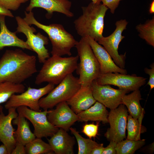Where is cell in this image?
<instances>
[{
	"label": "cell",
	"instance_id": "obj_1",
	"mask_svg": "<svg viewBox=\"0 0 154 154\" xmlns=\"http://www.w3.org/2000/svg\"><path fill=\"white\" fill-rule=\"evenodd\" d=\"M36 62L21 49L6 50L0 58V83L22 84L37 72Z\"/></svg>",
	"mask_w": 154,
	"mask_h": 154
},
{
	"label": "cell",
	"instance_id": "obj_2",
	"mask_svg": "<svg viewBox=\"0 0 154 154\" xmlns=\"http://www.w3.org/2000/svg\"><path fill=\"white\" fill-rule=\"evenodd\" d=\"M82 9V15L74 22L77 33L81 37L89 36L97 42L103 37L104 19L108 9L103 4L92 2Z\"/></svg>",
	"mask_w": 154,
	"mask_h": 154
},
{
	"label": "cell",
	"instance_id": "obj_3",
	"mask_svg": "<svg viewBox=\"0 0 154 154\" xmlns=\"http://www.w3.org/2000/svg\"><path fill=\"white\" fill-rule=\"evenodd\" d=\"M78 59V55L68 57L52 55L43 63L36 76L35 84L39 85L47 82L58 84L68 75L76 70Z\"/></svg>",
	"mask_w": 154,
	"mask_h": 154
},
{
	"label": "cell",
	"instance_id": "obj_4",
	"mask_svg": "<svg viewBox=\"0 0 154 154\" xmlns=\"http://www.w3.org/2000/svg\"><path fill=\"white\" fill-rule=\"evenodd\" d=\"M25 15L23 19L29 25H35L48 35L52 46L51 52L52 55H71V49L75 46L78 41L62 25L54 23L46 25L41 24L35 18L32 11L29 13L25 11Z\"/></svg>",
	"mask_w": 154,
	"mask_h": 154
},
{
	"label": "cell",
	"instance_id": "obj_5",
	"mask_svg": "<svg viewBox=\"0 0 154 154\" xmlns=\"http://www.w3.org/2000/svg\"><path fill=\"white\" fill-rule=\"evenodd\" d=\"M80 62L76 70L81 86H90L101 74L100 65L86 38L81 37L75 46Z\"/></svg>",
	"mask_w": 154,
	"mask_h": 154
},
{
	"label": "cell",
	"instance_id": "obj_6",
	"mask_svg": "<svg viewBox=\"0 0 154 154\" xmlns=\"http://www.w3.org/2000/svg\"><path fill=\"white\" fill-rule=\"evenodd\" d=\"M58 85L46 96L40 99V106L44 110L52 109L59 103L66 102L81 87L78 78L72 73L68 75Z\"/></svg>",
	"mask_w": 154,
	"mask_h": 154
},
{
	"label": "cell",
	"instance_id": "obj_7",
	"mask_svg": "<svg viewBox=\"0 0 154 154\" xmlns=\"http://www.w3.org/2000/svg\"><path fill=\"white\" fill-rule=\"evenodd\" d=\"M15 19L17 24L16 32L22 33L26 36L27 38L26 42L32 51L37 53L38 62L43 63L50 57L48 50L45 47V45L48 43V39L40 33L35 34L36 29L31 27L20 17H16Z\"/></svg>",
	"mask_w": 154,
	"mask_h": 154
},
{
	"label": "cell",
	"instance_id": "obj_8",
	"mask_svg": "<svg viewBox=\"0 0 154 154\" xmlns=\"http://www.w3.org/2000/svg\"><path fill=\"white\" fill-rule=\"evenodd\" d=\"M54 87V85L50 83L39 88L29 87L26 91L19 94H13L6 102L5 108L8 110L11 108H17L19 106H25L32 110L40 111L39 103L40 99L48 94Z\"/></svg>",
	"mask_w": 154,
	"mask_h": 154
},
{
	"label": "cell",
	"instance_id": "obj_9",
	"mask_svg": "<svg viewBox=\"0 0 154 154\" xmlns=\"http://www.w3.org/2000/svg\"><path fill=\"white\" fill-rule=\"evenodd\" d=\"M16 110L18 114L32 123L34 128V133L37 137L42 138L51 137L59 129L51 123L48 119L47 115L49 110L37 111L25 106H19Z\"/></svg>",
	"mask_w": 154,
	"mask_h": 154
},
{
	"label": "cell",
	"instance_id": "obj_10",
	"mask_svg": "<svg viewBox=\"0 0 154 154\" xmlns=\"http://www.w3.org/2000/svg\"><path fill=\"white\" fill-rule=\"evenodd\" d=\"M128 22L125 19H121L116 21V28L113 32L107 37H102L97 41L103 47L111 56L115 64L121 68H125L126 53L119 54L118 49L119 45L125 38L122 35L126 29Z\"/></svg>",
	"mask_w": 154,
	"mask_h": 154
},
{
	"label": "cell",
	"instance_id": "obj_11",
	"mask_svg": "<svg viewBox=\"0 0 154 154\" xmlns=\"http://www.w3.org/2000/svg\"><path fill=\"white\" fill-rule=\"evenodd\" d=\"M128 112L125 106L122 104L117 108L110 110L108 117L110 127L105 134L110 141L117 143L126 138Z\"/></svg>",
	"mask_w": 154,
	"mask_h": 154
},
{
	"label": "cell",
	"instance_id": "obj_12",
	"mask_svg": "<svg viewBox=\"0 0 154 154\" xmlns=\"http://www.w3.org/2000/svg\"><path fill=\"white\" fill-rule=\"evenodd\" d=\"M147 78L137 76L135 74L127 75L119 73L100 74L95 80L99 84L102 85H113L119 89L129 92L139 89L145 84Z\"/></svg>",
	"mask_w": 154,
	"mask_h": 154
},
{
	"label": "cell",
	"instance_id": "obj_13",
	"mask_svg": "<svg viewBox=\"0 0 154 154\" xmlns=\"http://www.w3.org/2000/svg\"><path fill=\"white\" fill-rule=\"evenodd\" d=\"M91 85L96 100L110 110L114 109L122 104L123 97L129 92L124 90L115 89L110 85L100 84L96 80Z\"/></svg>",
	"mask_w": 154,
	"mask_h": 154
},
{
	"label": "cell",
	"instance_id": "obj_14",
	"mask_svg": "<svg viewBox=\"0 0 154 154\" xmlns=\"http://www.w3.org/2000/svg\"><path fill=\"white\" fill-rule=\"evenodd\" d=\"M55 109L49 110L47 118L49 122L58 128H62L67 131L79 118L71 108L66 102L59 103Z\"/></svg>",
	"mask_w": 154,
	"mask_h": 154
},
{
	"label": "cell",
	"instance_id": "obj_15",
	"mask_svg": "<svg viewBox=\"0 0 154 154\" xmlns=\"http://www.w3.org/2000/svg\"><path fill=\"white\" fill-rule=\"evenodd\" d=\"M16 109L9 108L7 115L3 111L0 113V141L6 146L9 154H11L16 143L14 135L15 129L12 124V121L18 115Z\"/></svg>",
	"mask_w": 154,
	"mask_h": 154
},
{
	"label": "cell",
	"instance_id": "obj_16",
	"mask_svg": "<svg viewBox=\"0 0 154 154\" xmlns=\"http://www.w3.org/2000/svg\"><path fill=\"white\" fill-rule=\"evenodd\" d=\"M85 38L99 64L101 74L119 73L127 74L126 69L121 68L115 64L110 56L103 46L92 38L89 36Z\"/></svg>",
	"mask_w": 154,
	"mask_h": 154
},
{
	"label": "cell",
	"instance_id": "obj_17",
	"mask_svg": "<svg viewBox=\"0 0 154 154\" xmlns=\"http://www.w3.org/2000/svg\"><path fill=\"white\" fill-rule=\"evenodd\" d=\"M71 5V2L68 0H30L26 11L29 12L35 8L39 7L47 11L46 17L48 18H50L55 12L62 13L69 17H72L74 14L70 11Z\"/></svg>",
	"mask_w": 154,
	"mask_h": 154
},
{
	"label": "cell",
	"instance_id": "obj_18",
	"mask_svg": "<svg viewBox=\"0 0 154 154\" xmlns=\"http://www.w3.org/2000/svg\"><path fill=\"white\" fill-rule=\"evenodd\" d=\"M67 131L60 128L57 132L48 139V143L54 153L56 154H73L74 147L76 143L75 137Z\"/></svg>",
	"mask_w": 154,
	"mask_h": 154
},
{
	"label": "cell",
	"instance_id": "obj_19",
	"mask_svg": "<svg viewBox=\"0 0 154 154\" xmlns=\"http://www.w3.org/2000/svg\"><path fill=\"white\" fill-rule=\"evenodd\" d=\"M96 101L94 98L91 85L81 86L78 91L66 101L76 114L92 106Z\"/></svg>",
	"mask_w": 154,
	"mask_h": 154
},
{
	"label": "cell",
	"instance_id": "obj_20",
	"mask_svg": "<svg viewBox=\"0 0 154 154\" xmlns=\"http://www.w3.org/2000/svg\"><path fill=\"white\" fill-rule=\"evenodd\" d=\"M5 16L0 15V50L5 47L14 46L32 51L26 41L17 37L16 32H11L7 29L5 22Z\"/></svg>",
	"mask_w": 154,
	"mask_h": 154
},
{
	"label": "cell",
	"instance_id": "obj_21",
	"mask_svg": "<svg viewBox=\"0 0 154 154\" xmlns=\"http://www.w3.org/2000/svg\"><path fill=\"white\" fill-rule=\"evenodd\" d=\"M88 109L77 114L80 122L89 121H100L104 123H108L109 112L106 107L103 104L96 101Z\"/></svg>",
	"mask_w": 154,
	"mask_h": 154
},
{
	"label": "cell",
	"instance_id": "obj_22",
	"mask_svg": "<svg viewBox=\"0 0 154 154\" xmlns=\"http://www.w3.org/2000/svg\"><path fill=\"white\" fill-rule=\"evenodd\" d=\"M26 118L18 114L13 120V124L17 126V129L15 131L14 137L16 142L24 145L34 139L36 136L31 131L29 124Z\"/></svg>",
	"mask_w": 154,
	"mask_h": 154
},
{
	"label": "cell",
	"instance_id": "obj_23",
	"mask_svg": "<svg viewBox=\"0 0 154 154\" xmlns=\"http://www.w3.org/2000/svg\"><path fill=\"white\" fill-rule=\"evenodd\" d=\"M141 100L139 89L133 91L129 94L125 95L122 98V104L126 106L129 115L137 119L144 114V109L140 104Z\"/></svg>",
	"mask_w": 154,
	"mask_h": 154
},
{
	"label": "cell",
	"instance_id": "obj_24",
	"mask_svg": "<svg viewBox=\"0 0 154 154\" xmlns=\"http://www.w3.org/2000/svg\"><path fill=\"white\" fill-rule=\"evenodd\" d=\"M25 91V86L22 84L9 82L0 83V113L3 111L2 104L7 102L13 94H21Z\"/></svg>",
	"mask_w": 154,
	"mask_h": 154
},
{
	"label": "cell",
	"instance_id": "obj_25",
	"mask_svg": "<svg viewBox=\"0 0 154 154\" xmlns=\"http://www.w3.org/2000/svg\"><path fill=\"white\" fill-rule=\"evenodd\" d=\"M143 117V115L137 119L130 115H128L126 128L127 131V139L134 140L141 139V134L146 131V128L142 125Z\"/></svg>",
	"mask_w": 154,
	"mask_h": 154
},
{
	"label": "cell",
	"instance_id": "obj_26",
	"mask_svg": "<svg viewBox=\"0 0 154 154\" xmlns=\"http://www.w3.org/2000/svg\"><path fill=\"white\" fill-rule=\"evenodd\" d=\"M145 140H137L126 139L117 143L116 147V154H133L145 144Z\"/></svg>",
	"mask_w": 154,
	"mask_h": 154
},
{
	"label": "cell",
	"instance_id": "obj_27",
	"mask_svg": "<svg viewBox=\"0 0 154 154\" xmlns=\"http://www.w3.org/2000/svg\"><path fill=\"white\" fill-rule=\"evenodd\" d=\"M139 36L149 45L154 47V18L147 20L144 24H140L136 27Z\"/></svg>",
	"mask_w": 154,
	"mask_h": 154
},
{
	"label": "cell",
	"instance_id": "obj_28",
	"mask_svg": "<svg viewBox=\"0 0 154 154\" xmlns=\"http://www.w3.org/2000/svg\"><path fill=\"white\" fill-rule=\"evenodd\" d=\"M26 154H52L54 153L49 143L41 138L37 137L25 145Z\"/></svg>",
	"mask_w": 154,
	"mask_h": 154
},
{
	"label": "cell",
	"instance_id": "obj_29",
	"mask_svg": "<svg viewBox=\"0 0 154 154\" xmlns=\"http://www.w3.org/2000/svg\"><path fill=\"white\" fill-rule=\"evenodd\" d=\"M70 130L77 141L78 145V154H90L91 151L95 147L100 144L91 139L83 137L74 128L70 127Z\"/></svg>",
	"mask_w": 154,
	"mask_h": 154
},
{
	"label": "cell",
	"instance_id": "obj_30",
	"mask_svg": "<svg viewBox=\"0 0 154 154\" xmlns=\"http://www.w3.org/2000/svg\"><path fill=\"white\" fill-rule=\"evenodd\" d=\"M28 0H0V5L5 9L10 10L16 11L22 4Z\"/></svg>",
	"mask_w": 154,
	"mask_h": 154
},
{
	"label": "cell",
	"instance_id": "obj_31",
	"mask_svg": "<svg viewBox=\"0 0 154 154\" xmlns=\"http://www.w3.org/2000/svg\"><path fill=\"white\" fill-rule=\"evenodd\" d=\"M99 125L98 124H86L83 126L82 132L89 138L95 137L98 131Z\"/></svg>",
	"mask_w": 154,
	"mask_h": 154
},
{
	"label": "cell",
	"instance_id": "obj_32",
	"mask_svg": "<svg viewBox=\"0 0 154 154\" xmlns=\"http://www.w3.org/2000/svg\"><path fill=\"white\" fill-rule=\"evenodd\" d=\"M122 0H101L103 4L110 10L111 13L114 14L118 7L120 1Z\"/></svg>",
	"mask_w": 154,
	"mask_h": 154
},
{
	"label": "cell",
	"instance_id": "obj_33",
	"mask_svg": "<svg viewBox=\"0 0 154 154\" xmlns=\"http://www.w3.org/2000/svg\"><path fill=\"white\" fill-rule=\"evenodd\" d=\"M151 68H145L144 69L145 73L149 76V80L147 83L151 90L154 88V64L152 63L150 66Z\"/></svg>",
	"mask_w": 154,
	"mask_h": 154
},
{
	"label": "cell",
	"instance_id": "obj_34",
	"mask_svg": "<svg viewBox=\"0 0 154 154\" xmlns=\"http://www.w3.org/2000/svg\"><path fill=\"white\" fill-rule=\"evenodd\" d=\"M117 143L113 141H110L109 144L104 149L102 154H116V147Z\"/></svg>",
	"mask_w": 154,
	"mask_h": 154
},
{
	"label": "cell",
	"instance_id": "obj_35",
	"mask_svg": "<svg viewBox=\"0 0 154 154\" xmlns=\"http://www.w3.org/2000/svg\"><path fill=\"white\" fill-rule=\"evenodd\" d=\"M25 146L22 144L16 142V145L11 154H26Z\"/></svg>",
	"mask_w": 154,
	"mask_h": 154
},
{
	"label": "cell",
	"instance_id": "obj_36",
	"mask_svg": "<svg viewBox=\"0 0 154 154\" xmlns=\"http://www.w3.org/2000/svg\"><path fill=\"white\" fill-rule=\"evenodd\" d=\"M104 148L103 144H101L95 147L91 151L90 154H102Z\"/></svg>",
	"mask_w": 154,
	"mask_h": 154
},
{
	"label": "cell",
	"instance_id": "obj_37",
	"mask_svg": "<svg viewBox=\"0 0 154 154\" xmlns=\"http://www.w3.org/2000/svg\"><path fill=\"white\" fill-rule=\"evenodd\" d=\"M0 15L8 16L11 17H14V16L11 11L0 5Z\"/></svg>",
	"mask_w": 154,
	"mask_h": 154
},
{
	"label": "cell",
	"instance_id": "obj_38",
	"mask_svg": "<svg viewBox=\"0 0 154 154\" xmlns=\"http://www.w3.org/2000/svg\"><path fill=\"white\" fill-rule=\"evenodd\" d=\"M0 154H9L6 147L3 144L0 145Z\"/></svg>",
	"mask_w": 154,
	"mask_h": 154
},
{
	"label": "cell",
	"instance_id": "obj_39",
	"mask_svg": "<svg viewBox=\"0 0 154 154\" xmlns=\"http://www.w3.org/2000/svg\"><path fill=\"white\" fill-rule=\"evenodd\" d=\"M149 12L151 14L154 13V0H153L150 4Z\"/></svg>",
	"mask_w": 154,
	"mask_h": 154
},
{
	"label": "cell",
	"instance_id": "obj_40",
	"mask_svg": "<svg viewBox=\"0 0 154 154\" xmlns=\"http://www.w3.org/2000/svg\"><path fill=\"white\" fill-rule=\"evenodd\" d=\"M92 1V2L96 4H100L101 3V0H91Z\"/></svg>",
	"mask_w": 154,
	"mask_h": 154
}]
</instances>
